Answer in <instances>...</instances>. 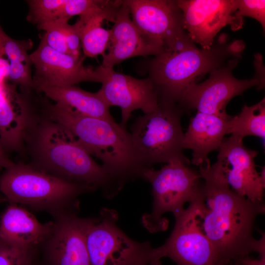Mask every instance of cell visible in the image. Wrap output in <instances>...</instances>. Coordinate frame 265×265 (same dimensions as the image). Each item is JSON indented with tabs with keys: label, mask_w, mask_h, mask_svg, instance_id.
Listing matches in <instances>:
<instances>
[{
	"label": "cell",
	"mask_w": 265,
	"mask_h": 265,
	"mask_svg": "<svg viewBox=\"0 0 265 265\" xmlns=\"http://www.w3.org/2000/svg\"><path fill=\"white\" fill-rule=\"evenodd\" d=\"M102 86L97 92L110 106L121 110L120 124L126 128L132 111L140 109L144 114L156 110L159 101L151 81L116 72L113 68L100 66Z\"/></svg>",
	"instance_id": "15"
},
{
	"label": "cell",
	"mask_w": 265,
	"mask_h": 265,
	"mask_svg": "<svg viewBox=\"0 0 265 265\" xmlns=\"http://www.w3.org/2000/svg\"><path fill=\"white\" fill-rule=\"evenodd\" d=\"M184 112L178 105L160 102L156 110L136 118L130 133L144 169L178 159L190 162L183 154L181 118Z\"/></svg>",
	"instance_id": "7"
},
{
	"label": "cell",
	"mask_w": 265,
	"mask_h": 265,
	"mask_svg": "<svg viewBox=\"0 0 265 265\" xmlns=\"http://www.w3.org/2000/svg\"><path fill=\"white\" fill-rule=\"evenodd\" d=\"M235 15L243 18L246 16L257 20L265 29V0H237V10Z\"/></svg>",
	"instance_id": "27"
},
{
	"label": "cell",
	"mask_w": 265,
	"mask_h": 265,
	"mask_svg": "<svg viewBox=\"0 0 265 265\" xmlns=\"http://www.w3.org/2000/svg\"><path fill=\"white\" fill-rule=\"evenodd\" d=\"M232 116L197 112L191 118L184 133L183 148L192 151V164L199 166L210 164L208 155L219 148L228 134Z\"/></svg>",
	"instance_id": "19"
},
{
	"label": "cell",
	"mask_w": 265,
	"mask_h": 265,
	"mask_svg": "<svg viewBox=\"0 0 265 265\" xmlns=\"http://www.w3.org/2000/svg\"><path fill=\"white\" fill-rule=\"evenodd\" d=\"M34 88L49 100L86 116L114 120L109 111L110 106L98 92L85 91L75 85L56 87L33 84Z\"/></svg>",
	"instance_id": "20"
},
{
	"label": "cell",
	"mask_w": 265,
	"mask_h": 265,
	"mask_svg": "<svg viewBox=\"0 0 265 265\" xmlns=\"http://www.w3.org/2000/svg\"><path fill=\"white\" fill-rule=\"evenodd\" d=\"M95 190L68 182L39 170L29 163H14L0 177V191L10 203L21 204L53 217L79 211V197Z\"/></svg>",
	"instance_id": "5"
},
{
	"label": "cell",
	"mask_w": 265,
	"mask_h": 265,
	"mask_svg": "<svg viewBox=\"0 0 265 265\" xmlns=\"http://www.w3.org/2000/svg\"><path fill=\"white\" fill-rule=\"evenodd\" d=\"M205 201L189 203L175 216V224L169 238L163 245L153 248L155 265H161L163 257L169 258L176 265H217L214 250L200 226Z\"/></svg>",
	"instance_id": "9"
},
{
	"label": "cell",
	"mask_w": 265,
	"mask_h": 265,
	"mask_svg": "<svg viewBox=\"0 0 265 265\" xmlns=\"http://www.w3.org/2000/svg\"><path fill=\"white\" fill-rule=\"evenodd\" d=\"M14 163V162L7 157L0 141V171L2 168L6 169Z\"/></svg>",
	"instance_id": "30"
},
{
	"label": "cell",
	"mask_w": 265,
	"mask_h": 265,
	"mask_svg": "<svg viewBox=\"0 0 265 265\" xmlns=\"http://www.w3.org/2000/svg\"><path fill=\"white\" fill-rule=\"evenodd\" d=\"M239 58L230 60L224 66L212 70L205 81L191 85L180 106L185 111L196 109L198 112L229 116L226 107L232 98L242 95L250 87L257 86L261 89L265 86L256 76L244 80L238 79L234 76L233 71Z\"/></svg>",
	"instance_id": "10"
},
{
	"label": "cell",
	"mask_w": 265,
	"mask_h": 265,
	"mask_svg": "<svg viewBox=\"0 0 265 265\" xmlns=\"http://www.w3.org/2000/svg\"><path fill=\"white\" fill-rule=\"evenodd\" d=\"M66 44L68 53L75 58H80L81 55V44L79 35L74 25L67 23L65 27Z\"/></svg>",
	"instance_id": "28"
},
{
	"label": "cell",
	"mask_w": 265,
	"mask_h": 265,
	"mask_svg": "<svg viewBox=\"0 0 265 265\" xmlns=\"http://www.w3.org/2000/svg\"><path fill=\"white\" fill-rule=\"evenodd\" d=\"M5 200V199L4 198V197L0 194V202H3Z\"/></svg>",
	"instance_id": "31"
},
{
	"label": "cell",
	"mask_w": 265,
	"mask_h": 265,
	"mask_svg": "<svg viewBox=\"0 0 265 265\" xmlns=\"http://www.w3.org/2000/svg\"><path fill=\"white\" fill-rule=\"evenodd\" d=\"M117 212L103 208L94 217L86 233L91 265H155L149 241L130 238L117 225Z\"/></svg>",
	"instance_id": "8"
},
{
	"label": "cell",
	"mask_w": 265,
	"mask_h": 265,
	"mask_svg": "<svg viewBox=\"0 0 265 265\" xmlns=\"http://www.w3.org/2000/svg\"><path fill=\"white\" fill-rule=\"evenodd\" d=\"M124 0L137 27L163 52L173 50L189 39L176 0Z\"/></svg>",
	"instance_id": "11"
},
{
	"label": "cell",
	"mask_w": 265,
	"mask_h": 265,
	"mask_svg": "<svg viewBox=\"0 0 265 265\" xmlns=\"http://www.w3.org/2000/svg\"><path fill=\"white\" fill-rule=\"evenodd\" d=\"M68 21L59 19L44 26L40 30L45 31L41 39L54 51L68 54L65 27Z\"/></svg>",
	"instance_id": "26"
},
{
	"label": "cell",
	"mask_w": 265,
	"mask_h": 265,
	"mask_svg": "<svg viewBox=\"0 0 265 265\" xmlns=\"http://www.w3.org/2000/svg\"><path fill=\"white\" fill-rule=\"evenodd\" d=\"M228 134L243 139L247 136L265 138V99L251 106L244 105L239 113L232 116L229 122Z\"/></svg>",
	"instance_id": "23"
},
{
	"label": "cell",
	"mask_w": 265,
	"mask_h": 265,
	"mask_svg": "<svg viewBox=\"0 0 265 265\" xmlns=\"http://www.w3.org/2000/svg\"><path fill=\"white\" fill-rule=\"evenodd\" d=\"M29 57L35 68L33 84L65 87L83 81H101L100 66H85L83 61L86 57L83 55L75 58L56 52L42 39Z\"/></svg>",
	"instance_id": "16"
},
{
	"label": "cell",
	"mask_w": 265,
	"mask_h": 265,
	"mask_svg": "<svg viewBox=\"0 0 265 265\" xmlns=\"http://www.w3.org/2000/svg\"><path fill=\"white\" fill-rule=\"evenodd\" d=\"M65 0H28L26 20L40 30L44 26L59 20Z\"/></svg>",
	"instance_id": "24"
},
{
	"label": "cell",
	"mask_w": 265,
	"mask_h": 265,
	"mask_svg": "<svg viewBox=\"0 0 265 265\" xmlns=\"http://www.w3.org/2000/svg\"><path fill=\"white\" fill-rule=\"evenodd\" d=\"M113 23L110 29L108 51L103 57L102 66L113 68L132 57L154 56L163 52L137 27L124 0L117 10Z\"/></svg>",
	"instance_id": "17"
},
{
	"label": "cell",
	"mask_w": 265,
	"mask_h": 265,
	"mask_svg": "<svg viewBox=\"0 0 265 265\" xmlns=\"http://www.w3.org/2000/svg\"><path fill=\"white\" fill-rule=\"evenodd\" d=\"M233 264L236 265H265V257L253 259L247 256L236 260Z\"/></svg>",
	"instance_id": "29"
},
{
	"label": "cell",
	"mask_w": 265,
	"mask_h": 265,
	"mask_svg": "<svg viewBox=\"0 0 265 265\" xmlns=\"http://www.w3.org/2000/svg\"><path fill=\"white\" fill-rule=\"evenodd\" d=\"M79 211L53 217V228L39 250L47 265H91L86 237L94 217L82 218Z\"/></svg>",
	"instance_id": "14"
},
{
	"label": "cell",
	"mask_w": 265,
	"mask_h": 265,
	"mask_svg": "<svg viewBox=\"0 0 265 265\" xmlns=\"http://www.w3.org/2000/svg\"><path fill=\"white\" fill-rule=\"evenodd\" d=\"M116 15V13H102L86 21L78 20L74 24L84 56L93 58L105 55L109 45L111 30L103 27L102 23L113 22Z\"/></svg>",
	"instance_id": "22"
},
{
	"label": "cell",
	"mask_w": 265,
	"mask_h": 265,
	"mask_svg": "<svg viewBox=\"0 0 265 265\" xmlns=\"http://www.w3.org/2000/svg\"><path fill=\"white\" fill-rule=\"evenodd\" d=\"M226 265H235L234 264H230Z\"/></svg>",
	"instance_id": "32"
},
{
	"label": "cell",
	"mask_w": 265,
	"mask_h": 265,
	"mask_svg": "<svg viewBox=\"0 0 265 265\" xmlns=\"http://www.w3.org/2000/svg\"><path fill=\"white\" fill-rule=\"evenodd\" d=\"M190 162L175 160L165 164L159 170L145 169L142 179L152 187V210L142 218L143 226L150 232L164 231L167 221L162 217L167 212L174 216L185 209V204L205 200L204 183L199 172L188 166Z\"/></svg>",
	"instance_id": "6"
},
{
	"label": "cell",
	"mask_w": 265,
	"mask_h": 265,
	"mask_svg": "<svg viewBox=\"0 0 265 265\" xmlns=\"http://www.w3.org/2000/svg\"><path fill=\"white\" fill-rule=\"evenodd\" d=\"M0 44L9 62L8 81L19 87L33 86L32 63L28 54L33 45L32 41L14 39L4 32L0 25Z\"/></svg>",
	"instance_id": "21"
},
{
	"label": "cell",
	"mask_w": 265,
	"mask_h": 265,
	"mask_svg": "<svg viewBox=\"0 0 265 265\" xmlns=\"http://www.w3.org/2000/svg\"><path fill=\"white\" fill-rule=\"evenodd\" d=\"M227 39L223 35L209 49L199 48L189 39L173 50L143 60L142 73L153 85L159 102L180 106L188 88L202 77L233 58H240L243 42L229 43Z\"/></svg>",
	"instance_id": "3"
},
{
	"label": "cell",
	"mask_w": 265,
	"mask_h": 265,
	"mask_svg": "<svg viewBox=\"0 0 265 265\" xmlns=\"http://www.w3.org/2000/svg\"><path fill=\"white\" fill-rule=\"evenodd\" d=\"M41 107L46 116L66 128L91 156L100 159L122 187L129 181L142 178L145 169L138 159L131 133L114 120L83 115L53 104L45 97Z\"/></svg>",
	"instance_id": "4"
},
{
	"label": "cell",
	"mask_w": 265,
	"mask_h": 265,
	"mask_svg": "<svg viewBox=\"0 0 265 265\" xmlns=\"http://www.w3.org/2000/svg\"><path fill=\"white\" fill-rule=\"evenodd\" d=\"M39 249L21 248L0 241V265H33Z\"/></svg>",
	"instance_id": "25"
},
{
	"label": "cell",
	"mask_w": 265,
	"mask_h": 265,
	"mask_svg": "<svg viewBox=\"0 0 265 265\" xmlns=\"http://www.w3.org/2000/svg\"></svg>",
	"instance_id": "34"
},
{
	"label": "cell",
	"mask_w": 265,
	"mask_h": 265,
	"mask_svg": "<svg viewBox=\"0 0 265 265\" xmlns=\"http://www.w3.org/2000/svg\"><path fill=\"white\" fill-rule=\"evenodd\" d=\"M24 146L30 158L29 163L39 170L68 182L100 189L107 199L122 188L66 128L43 113L39 95L32 102Z\"/></svg>",
	"instance_id": "2"
},
{
	"label": "cell",
	"mask_w": 265,
	"mask_h": 265,
	"mask_svg": "<svg viewBox=\"0 0 265 265\" xmlns=\"http://www.w3.org/2000/svg\"><path fill=\"white\" fill-rule=\"evenodd\" d=\"M53 227V221L42 223L26 209L10 203L0 215V241L21 248L39 249Z\"/></svg>",
	"instance_id": "18"
},
{
	"label": "cell",
	"mask_w": 265,
	"mask_h": 265,
	"mask_svg": "<svg viewBox=\"0 0 265 265\" xmlns=\"http://www.w3.org/2000/svg\"><path fill=\"white\" fill-rule=\"evenodd\" d=\"M147 265L146 264H140V265Z\"/></svg>",
	"instance_id": "33"
},
{
	"label": "cell",
	"mask_w": 265,
	"mask_h": 265,
	"mask_svg": "<svg viewBox=\"0 0 265 265\" xmlns=\"http://www.w3.org/2000/svg\"><path fill=\"white\" fill-rule=\"evenodd\" d=\"M216 161L212 164L223 175L237 193L254 202H263L265 171L261 173L254 161L258 151L246 147L243 138L231 135L225 137L218 149Z\"/></svg>",
	"instance_id": "12"
},
{
	"label": "cell",
	"mask_w": 265,
	"mask_h": 265,
	"mask_svg": "<svg viewBox=\"0 0 265 265\" xmlns=\"http://www.w3.org/2000/svg\"><path fill=\"white\" fill-rule=\"evenodd\" d=\"M206 206L200 216L204 233L216 253L217 265H226L257 252L265 257V236L253 235L257 217L264 214V202H254L232 190L213 165L199 166Z\"/></svg>",
	"instance_id": "1"
},
{
	"label": "cell",
	"mask_w": 265,
	"mask_h": 265,
	"mask_svg": "<svg viewBox=\"0 0 265 265\" xmlns=\"http://www.w3.org/2000/svg\"><path fill=\"white\" fill-rule=\"evenodd\" d=\"M182 11L184 28L189 39L201 48L209 49L224 26L238 30L242 18L235 15L237 0H177Z\"/></svg>",
	"instance_id": "13"
}]
</instances>
